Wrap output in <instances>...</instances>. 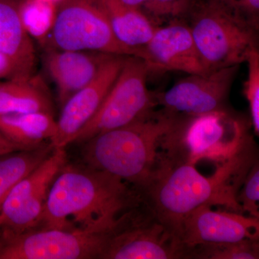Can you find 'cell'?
Segmentation results:
<instances>
[{
	"mask_svg": "<svg viewBox=\"0 0 259 259\" xmlns=\"http://www.w3.org/2000/svg\"><path fill=\"white\" fill-rule=\"evenodd\" d=\"M54 148L49 144L0 156V207L10 191L50 156Z\"/></svg>",
	"mask_w": 259,
	"mask_h": 259,
	"instance_id": "cell-20",
	"label": "cell"
},
{
	"mask_svg": "<svg viewBox=\"0 0 259 259\" xmlns=\"http://www.w3.org/2000/svg\"><path fill=\"white\" fill-rule=\"evenodd\" d=\"M185 258L258 259V239L231 243H209L185 248Z\"/></svg>",
	"mask_w": 259,
	"mask_h": 259,
	"instance_id": "cell-22",
	"label": "cell"
},
{
	"mask_svg": "<svg viewBox=\"0 0 259 259\" xmlns=\"http://www.w3.org/2000/svg\"><path fill=\"white\" fill-rule=\"evenodd\" d=\"M38 112L53 114L50 93L40 76L0 80V114Z\"/></svg>",
	"mask_w": 259,
	"mask_h": 259,
	"instance_id": "cell-18",
	"label": "cell"
},
{
	"mask_svg": "<svg viewBox=\"0 0 259 259\" xmlns=\"http://www.w3.org/2000/svg\"><path fill=\"white\" fill-rule=\"evenodd\" d=\"M21 2L0 0V52L14 61L20 79L34 75L36 61L31 37L25 31L20 18Z\"/></svg>",
	"mask_w": 259,
	"mask_h": 259,
	"instance_id": "cell-16",
	"label": "cell"
},
{
	"mask_svg": "<svg viewBox=\"0 0 259 259\" xmlns=\"http://www.w3.org/2000/svg\"><path fill=\"white\" fill-rule=\"evenodd\" d=\"M140 10L156 27L175 20H185L193 0H120Z\"/></svg>",
	"mask_w": 259,
	"mask_h": 259,
	"instance_id": "cell-23",
	"label": "cell"
},
{
	"mask_svg": "<svg viewBox=\"0 0 259 259\" xmlns=\"http://www.w3.org/2000/svg\"><path fill=\"white\" fill-rule=\"evenodd\" d=\"M48 1L51 2V3H54V4L58 5L59 3H60L62 0H48Z\"/></svg>",
	"mask_w": 259,
	"mask_h": 259,
	"instance_id": "cell-29",
	"label": "cell"
},
{
	"mask_svg": "<svg viewBox=\"0 0 259 259\" xmlns=\"http://www.w3.org/2000/svg\"><path fill=\"white\" fill-rule=\"evenodd\" d=\"M238 194V203L243 214L259 218V165L258 161L250 168Z\"/></svg>",
	"mask_w": 259,
	"mask_h": 259,
	"instance_id": "cell-25",
	"label": "cell"
},
{
	"mask_svg": "<svg viewBox=\"0 0 259 259\" xmlns=\"http://www.w3.org/2000/svg\"><path fill=\"white\" fill-rule=\"evenodd\" d=\"M125 56L112 54L95 79L65 102L56 120L55 134L50 140L54 148H65L74 143L81 130L101 106L122 69Z\"/></svg>",
	"mask_w": 259,
	"mask_h": 259,
	"instance_id": "cell-12",
	"label": "cell"
},
{
	"mask_svg": "<svg viewBox=\"0 0 259 259\" xmlns=\"http://www.w3.org/2000/svg\"><path fill=\"white\" fill-rule=\"evenodd\" d=\"M185 20L207 73L241 65L258 49V29L211 0H193Z\"/></svg>",
	"mask_w": 259,
	"mask_h": 259,
	"instance_id": "cell-5",
	"label": "cell"
},
{
	"mask_svg": "<svg viewBox=\"0 0 259 259\" xmlns=\"http://www.w3.org/2000/svg\"><path fill=\"white\" fill-rule=\"evenodd\" d=\"M240 66L207 74H189L167 91L156 93L157 105L167 111L183 115H199L226 108Z\"/></svg>",
	"mask_w": 259,
	"mask_h": 259,
	"instance_id": "cell-11",
	"label": "cell"
},
{
	"mask_svg": "<svg viewBox=\"0 0 259 259\" xmlns=\"http://www.w3.org/2000/svg\"><path fill=\"white\" fill-rule=\"evenodd\" d=\"M184 258V245L144 202L122 216L112 229L100 259Z\"/></svg>",
	"mask_w": 259,
	"mask_h": 259,
	"instance_id": "cell-8",
	"label": "cell"
},
{
	"mask_svg": "<svg viewBox=\"0 0 259 259\" xmlns=\"http://www.w3.org/2000/svg\"><path fill=\"white\" fill-rule=\"evenodd\" d=\"M251 122L228 107L199 114H177L163 136L161 153L176 163L196 166L209 161L220 165L231 161L253 146Z\"/></svg>",
	"mask_w": 259,
	"mask_h": 259,
	"instance_id": "cell-4",
	"label": "cell"
},
{
	"mask_svg": "<svg viewBox=\"0 0 259 259\" xmlns=\"http://www.w3.org/2000/svg\"><path fill=\"white\" fill-rule=\"evenodd\" d=\"M254 150L250 146L231 161L218 165L209 177L204 176L193 165L171 161L161 155L156 171L141 191L144 202L179 240L182 221L199 206H223L243 214L237 197L257 161Z\"/></svg>",
	"mask_w": 259,
	"mask_h": 259,
	"instance_id": "cell-1",
	"label": "cell"
},
{
	"mask_svg": "<svg viewBox=\"0 0 259 259\" xmlns=\"http://www.w3.org/2000/svg\"><path fill=\"white\" fill-rule=\"evenodd\" d=\"M20 18L29 36L45 42L54 26L56 5L48 0H22Z\"/></svg>",
	"mask_w": 259,
	"mask_h": 259,
	"instance_id": "cell-21",
	"label": "cell"
},
{
	"mask_svg": "<svg viewBox=\"0 0 259 259\" xmlns=\"http://www.w3.org/2000/svg\"><path fill=\"white\" fill-rule=\"evenodd\" d=\"M68 162L65 148L49 157L10 191L0 207V229L20 233L40 223L53 182Z\"/></svg>",
	"mask_w": 259,
	"mask_h": 259,
	"instance_id": "cell-10",
	"label": "cell"
},
{
	"mask_svg": "<svg viewBox=\"0 0 259 259\" xmlns=\"http://www.w3.org/2000/svg\"><path fill=\"white\" fill-rule=\"evenodd\" d=\"M112 54L95 51L53 50L45 59L47 71L55 83L61 106L91 82Z\"/></svg>",
	"mask_w": 259,
	"mask_h": 259,
	"instance_id": "cell-15",
	"label": "cell"
},
{
	"mask_svg": "<svg viewBox=\"0 0 259 259\" xmlns=\"http://www.w3.org/2000/svg\"><path fill=\"white\" fill-rule=\"evenodd\" d=\"M117 41L140 57L157 27L140 10L120 0H97Z\"/></svg>",
	"mask_w": 259,
	"mask_h": 259,
	"instance_id": "cell-17",
	"label": "cell"
},
{
	"mask_svg": "<svg viewBox=\"0 0 259 259\" xmlns=\"http://www.w3.org/2000/svg\"><path fill=\"white\" fill-rule=\"evenodd\" d=\"M149 68L144 59L126 56L122 69L101 106L81 130L74 143L133 123L158 106L156 93L148 89Z\"/></svg>",
	"mask_w": 259,
	"mask_h": 259,
	"instance_id": "cell-6",
	"label": "cell"
},
{
	"mask_svg": "<svg viewBox=\"0 0 259 259\" xmlns=\"http://www.w3.org/2000/svg\"><path fill=\"white\" fill-rule=\"evenodd\" d=\"M248 76L244 83V94L248 102L250 120L255 136L259 135V50L251 52L245 61Z\"/></svg>",
	"mask_w": 259,
	"mask_h": 259,
	"instance_id": "cell-24",
	"label": "cell"
},
{
	"mask_svg": "<svg viewBox=\"0 0 259 259\" xmlns=\"http://www.w3.org/2000/svg\"><path fill=\"white\" fill-rule=\"evenodd\" d=\"M211 207L199 206L182 221L180 240L185 250L203 243L258 239L259 218L233 211H214Z\"/></svg>",
	"mask_w": 259,
	"mask_h": 259,
	"instance_id": "cell-13",
	"label": "cell"
},
{
	"mask_svg": "<svg viewBox=\"0 0 259 259\" xmlns=\"http://www.w3.org/2000/svg\"><path fill=\"white\" fill-rule=\"evenodd\" d=\"M49 36L57 50L134 56L115 38L97 0H62Z\"/></svg>",
	"mask_w": 259,
	"mask_h": 259,
	"instance_id": "cell-9",
	"label": "cell"
},
{
	"mask_svg": "<svg viewBox=\"0 0 259 259\" xmlns=\"http://www.w3.org/2000/svg\"><path fill=\"white\" fill-rule=\"evenodd\" d=\"M144 202L141 192L118 177L84 163L67 162L53 182L37 227L109 231Z\"/></svg>",
	"mask_w": 259,
	"mask_h": 259,
	"instance_id": "cell-2",
	"label": "cell"
},
{
	"mask_svg": "<svg viewBox=\"0 0 259 259\" xmlns=\"http://www.w3.org/2000/svg\"><path fill=\"white\" fill-rule=\"evenodd\" d=\"M56 128V120L49 112L0 114V133L21 150L49 144Z\"/></svg>",
	"mask_w": 259,
	"mask_h": 259,
	"instance_id": "cell-19",
	"label": "cell"
},
{
	"mask_svg": "<svg viewBox=\"0 0 259 259\" xmlns=\"http://www.w3.org/2000/svg\"><path fill=\"white\" fill-rule=\"evenodd\" d=\"M18 151H21V149L13 143L10 142L0 133V156Z\"/></svg>",
	"mask_w": 259,
	"mask_h": 259,
	"instance_id": "cell-28",
	"label": "cell"
},
{
	"mask_svg": "<svg viewBox=\"0 0 259 259\" xmlns=\"http://www.w3.org/2000/svg\"><path fill=\"white\" fill-rule=\"evenodd\" d=\"M20 79L18 68L14 61L3 53L0 52V80Z\"/></svg>",
	"mask_w": 259,
	"mask_h": 259,
	"instance_id": "cell-27",
	"label": "cell"
},
{
	"mask_svg": "<svg viewBox=\"0 0 259 259\" xmlns=\"http://www.w3.org/2000/svg\"><path fill=\"white\" fill-rule=\"evenodd\" d=\"M177 113L153 110L129 125L97 135L83 143L84 164L125 181L140 192L161 160V143Z\"/></svg>",
	"mask_w": 259,
	"mask_h": 259,
	"instance_id": "cell-3",
	"label": "cell"
},
{
	"mask_svg": "<svg viewBox=\"0 0 259 259\" xmlns=\"http://www.w3.org/2000/svg\"><path fill=\"white\" fill-rule=\"evenodd\" d=\"M139 58L148 65L150 72L175 71L188 74H207L185 20L158 27Z\"/></svg>",
	"mask_w": 259,
	"mask_h": 259,
	"instance_id": "cell-14",
	"label": "cell"
},
{
	"mask_svg": "<svg viewBox=\"0 0 259 259\" xmlns=\"http://www.w3.org/2000/svg\"><path fill=\"white\" fill-rule=\"evenodd\" d=\"M230 14L259 30V0H211Z\"/></svg>",
	"mask_w": 259,
	"mask_h": 259,
	"instance_id": "cell-26",
	"label": "cell"
},
{
	"mask_svg": "<svg viewBox=\"0 0 259 259\" xmlns=\"http://www.w3.org/2000/svg\"><path fill=\"white\" fill-rule=\"evenodd\" d=\"M112 229L80 231L37 227L20 233L0 229V259H100Z\"/></svg>",
	"mask_w": 259,
	"mask_h": 259,
	"instance_id": "cell-7",
	"label": "cell"
}]
</instances>
